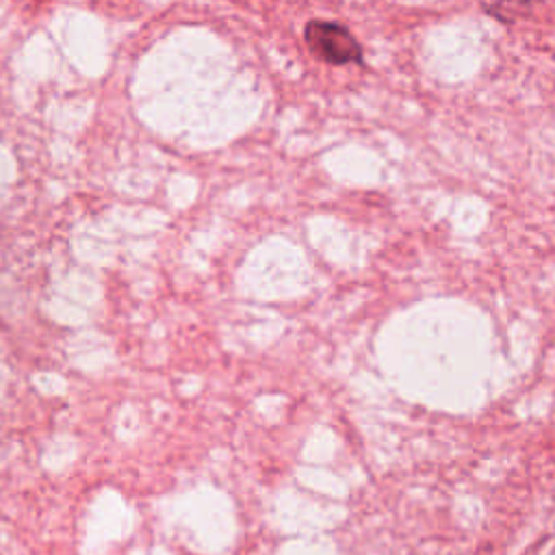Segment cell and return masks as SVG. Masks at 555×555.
I'll list each match as a JSON object with an SVG mask.
<instances>
[{
	"label": "cell",
	"instance_id": "cell-2",
	"mask_svg": "<svg viewBox=\"0 0 555 555\" xmlns=\"http://www.w3.org/2000/svg\"><path fill=\"white\" fill-rule=\"evenodd\" d=\"M538 2L542 0H483L486 11L501 20V22H514L520 15H527Z\"/></svg>",
	"mask_w": 555,
	"mask_h": 555
},
{
	"label": "cell",
	"instance_id": "cell-1",
	"mask_svg": "<svg viewBox=\"0 0 555 555\" xmlns=\"http://www.w3.org/2000/svg\"><path fill=\"white\" fill-rule=\"evenodd\" d=\"M308 48L330 65H349L362 61V46L351 30L338 22L310 20L304 26Z\"/></svg>",
	"mask_w": 555,
	"mask_h": 555
}]
</instances>
